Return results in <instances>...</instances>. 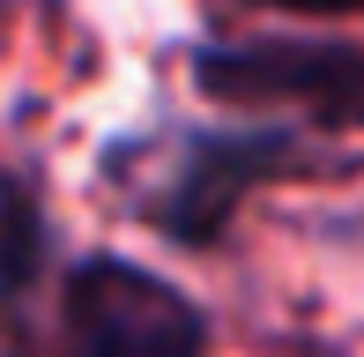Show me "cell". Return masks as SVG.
Wrapping results in <instances>:
<instances>
[{"mask_svg":"<svg viewBox=\"0 0 364 357\" xmlns=\"http://www.w3.org/2000/svg\"><path fill=\"white\" fill-rule=\"evenodd\" d=\"M260 8H290V15H350L364 0H260Z\"/></svg>","mask_w":364,"mask_h":357,"instance_id":"5b68a950","label":"cell"},{"mask_svg":"<svg viewBox=\"0 0 364 357\" xmlns=\"http://www.w3.org/2000/svg\"><path fill=\"white\" fill-rule=\"evenodd\" d=\"M68 357H208V320L141 261H82L68 275Z\"/></svg>","mask_w":364,"mask_h":357,"instance_id":"7a4b0ae2","label":"cell"},{"mask_svg":"<svg viewBox=\"0 0 364 357\" xmlns=\"http://www.w3.org/2000/svg\"><path fill=\"white\" fill-rule=\"evenodd\" d=\"M290 164H297V142L283 134V127L186 134L178 171H171V186H164V201H156V223L171 238H186V246H208V238H223L230 208H238L260 178H275V171H290Z\"/></svg>","mask_w":364,"mask_h":357,"instance_id":"3957f363","label":"cell"},{"mask_svg":"<svg viewBox=\"0 0 364 357\" xmlns=\"http://www.w3.org/2000/svg\"><path fill=\"white\" fill-rule=\"evenodd\" d=\"M38 268H45V216L30 201V186L0 178V313L15 298H30Z\"/></svg>","mask_w":364,"mask_h":357,"instance_id":"277c9868","label":"cell"},{"mask_svg":"<svg viewBox=\"0 0 364 357\" xmlns=\"http://www.w3.org/2000/svg\"><path fill=\"white\" fill-rule=\"evenodd\" d=\"M193 90L230 112H305L312 127H364V53L335 38L201 45Z\"/></svg>","mask_w":364,"mask_h":357,"instance_id":"6da1fadb","label":"cell"}]
</instances>
